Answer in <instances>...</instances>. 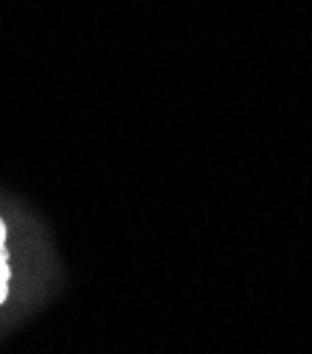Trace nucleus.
Segmentation results:
<instances>
[{
    "label": "nucleus",
    "instance_id": "obj_1",
    "mask_svg": "<svg viewBox=\"0 0 312 354\" xmlns=\"http://www.w3.org/2000/svg\"><path fill=\"white\" fill-rule=\"evenodd\" d=\"M9 279L12 273H9V250H6V223L0 219V304L9 295Z\"/></svg>",
    "mask_w": 312,
    "mask_h": 354
}]
</instances>
